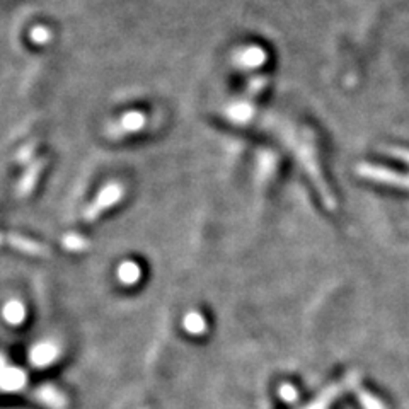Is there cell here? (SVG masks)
I'll list each match as a JSON object with an SVG mask.
<instances>
[{
  "label": "cell",
  "mask_w": 409,
  "mask_h": 409,
  "mask_svg": "<svg viewBox=\"0 0 409 409\" xmlns=\"http://www.w3.org/2000/svg\"><path fill=\"white\" fill-rule=\"evenodd\" d=\"M355 392H356V397H358L361 408H363V409H385L384 404L380 403V401L377 399L375 396L370 394V392L363 391V389H361L360 385L355 389Z\"/></svg>",
  "instance_id": "cell-1"
},
{
  "label": "cell",
  "mask_w": 409,
  "mask_h": 409,
  "mask_svg": "<svg viewBox=\"0 0 409 409\" xmlns=\"http://www.w3.org/2000/svg\"><path fill=\"white\" fill-rule=\"evenodd\" d=\"M55 353H57V349L51 347V344H41V347H38L33 351V361L36 365H45L55 358Z\"/></svg>",
  "instance_id": "cell-2"
},
{
  "label": "cell",
  "mask_w": 409,
  "mask_h": 409,
  "mask_svg": "<svg viewBox=\"0 0 409 409\" xmlns=\"http://www.w3.org/2000/svg\"><path fill=\"white\" fill-rule=\"evenodd\" d=\"M6 317L11 321V323H14V324L21 323L22 317H25V309H22V305L19 304V302H13V304L7 305Z\"/></svg>",
  "instance_id": "cell-3"
},
{
  "label": "cell",
  "mask_w": 409,
  "mask_h": 409,
  "mask_svg": "<svg viewBox=\"0 0 409 409\" xmlns=\"http://www.w3.org/2000/svg\"><path fill=\"white\" fill-rule=\"evenodd\" d=\"M138 275H140V269H138L137 264L133 263H125L120 268V278L126 283H133L137 280Z\"/></svg>",
  "instance_id": "cell-4"
},
{
  "label": "cell",
  "mask_w": 409,
  "mask_h": 409,
  "mask_svg": "<svg viewBox=\"0 0 409 409\" xmlns=\"http://www.w3.org/2000/svg\"><path fill=\"white\" fill-rule=\"evenodd\" d=\"M186 328H188V331L192 333H201L205 329V323L203 319H201L198 314H189L188 317H186Z\"/></svg>",
  "instance_id": "cell-5"
},
{
  "label": "cell",
  "mask_w": 409,
  "mask_h": 409,
  "mask_svg": "<svg viewBox=\"0 0 409 409\" xmlns=\"http://www.w3.org/2000/svg\"><path fill=\"white\" fill-rule=\"evenodd\" d=\"M280 394L285 401H288V403H293V401L297 399V391L293 385H288V384L283 385V387L280 389Z\"/></svg>",
  "instance_id": "cell-6"
}]
</instances>
